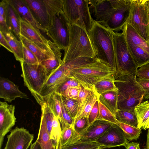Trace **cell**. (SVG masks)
<instances>
[{
    "label": "cell",
    "instance_id": "6da1fadb",
    "mask_svg": "<svg viewBox=\"0 0 149 149\" xmlns=\"http://www.w3.org/2000/svg\"><path fill=\"white\" fill-rule=\"evenodd\" d=\"M61 63L69 78L74 79L84 88L94 93H96L94 86L97 82L114 77L116 72L111 65L97 58L80 57Z\"/></svg>",
    "mask_w": 149,
    "mask_h": 149
},
{
    "label": "cell",
    "instance_id": "7a4b0ae2",
    "mask_svg": "<svg viewBox=\"0 0 149 149\" xmlns=\"http://www.w3.org/2000/svg\"><path fill=\"white\" fill-rule=\"evenodd\" d=\"M131 0H89L95 20L116 32L121 30L129 17Z\"/></svg>",
    "mask_w": 149,
    "mask_h": 149
},
{
    "label": "cell",
    "instance_id": "3957f363",
    "mask_svg": "<svg viewBox=\"0 0 149 149\" xmlns=\"http://www.w3.org/2000/svg\"><path fill=\"white\" fill-rule=\"evenodd\" d=\"M136 76L126 74L115 79L118 89V109L134 112L135 107L143 99L145 92L137 81Z\"/></svg>",
    "mask_w": 149,
    "mask_h": 149
},
{
    "label": "cell",
    "instance_id": "277c9868",
    "mask_svg": "<svg viewBox=\"0 0 149 149\" xmlns=\"http://www.w3.org/2000/svg\"><path fill=\"white\" fill-rule=\"evenodd\" d=\"M113 32L94 19L91 29L87 33L96 57L116 70Z\"/></svg>",
    "mask_w": 149,
    "mask_h": 149
},
{
    "label": "cell",
    "instance_id": "5b68a950",
    "mask_svg": "<svg viewBox=\"0 0 149 149\" xmlns=\"http://www.w3.org/2000/svg\"><path fill=\"white\" fill-rule=\"evenodd\" d=\"M80 57L96 58L87 32L71 24L68 46L65 51L62 63Z\"/></svg>",
    "mask_w": 149,
    "mask_h": 149
},
{
    "label": "cell",
    "instance_id": "8992f818",
    "mask_svg": "<svg viewBox=\"0 0 149 149\" xmlns=\"http://www.w3.org/2000/svg\"><path fill=\"white\" fill-rule=\"evenodd\" d=\"M20 63L22 70L21 76L23 79L24 85L41 106L44 101L40 92L49 74L40 64H29L23 61Z\"/></svg>",
    "mask_w": 149,
    "mask_h": 149
},
{
    "label": "cell",
    "instance_id": "52a82bcc",
    "mask_svg": "<svg viewBox=\"0 0 149 149\" xmlns=\"http://www.w3.org/2000/svg\"><path fill=\"white\" fill-rule=\"evenodd\" d=\"M113 39L116 70L114 79L126 74L136 76L138 68L129 51L124 33L113 31Z\"/></svg>",
    "mask_w": 149,
    "mask_h": 149
},
{
    "label": "cell",
    "instance_id": "ba28073f",
    "mask_svg": "<svg viewBox=\"0 0 149 149\" xmlns=\"http://www.w3.org/2000/svg\"><path fill=\"white\" fill-rule=\"evenodd\" d=\"M63 10L72 24L87 33L91 29L94 19L92 17L88 0H63Z\"/></svg>",
    "mask_w": 149,
    "mask_h": 149
},
{
    "label": "cell",
    "instance_id": "9c48e42d",
    "mask_svg": "<svg viewBox=\"0 0 149 149\" xmlns=\"http://www.w3.org/2000/svg\"><path fill=\"white\" fill-rule=\"evenodd\" d=\"M35 19L47 31L56 14L63 12V0H24Z\"/></svg>",
    "mask_w": 149,
    "mask_h": 149
},
{
    "label": "cell",
    "instance_id": "30bf717a",
    "mask_svg": "<svg viewBox=\"0 0 149 149\" xmlns=\"http://www.w3.org/2000/svg\"><path fill=\"white\" fill-rule=\"evenodd\" d=\"M126 23L131 25L142 38L149 42L148 0H131L130 11Z\"/></svg>",
    "mask_w": 149,
    "mask_h": 149
},
{
    "label": "cell",
    "instance_id": "8fae6325",
    "mask_svg": "<svg viewBox=\"0 0 149 149\" xmlns=\"http://www.w3.org/2000/svg\"><path fill=\"white\" fill-rule=\"evenodd\" d=\"M71 24L63 12L54 16L47 29V35L61 50L65 51L68 48Z\"/></svg>",
    "mask_w": 149,
    "mask_h": 149
},
{
    "label": "cell",
    "instance_id": "7c38bea8",
    "mask_svg": "<svg viewBox=\"0 0 149 149\" xmlns=\"http://www.w3.org/2000/svg\"><path fill=\"white\" fill-rule=\"evenodd\" d=\"M34 135L23 127H16L7 136L3 149H28L32 144Z\"/></svg>",
    "mask_w": 149,
    "mask_h": 149
},
{
    "label": "cell",
    "instance_id": "4fadbf2b",
    "mask_svg": "<svg viewBox=\"0 0 149 149\" xmlns=\"http://www.w3.org/2000/svg\"><path fill=\"white\" fill-rule=\"evenodd\" d=\"M95 141L106 148L124 146L129 142L122 129L115 123Z\"/></svg>",
    "mask_w": 149,
    "mask_h": 149
},
{
    "label": "cell",
    "instance_id": "5bb4252c",
    "mask_svg": "<svg viewBox=\"0 0 149 149\" xmlns=\"http://www.w3.org/2000/svg\"><path fill=\"white\" fill-rule=\"evenodd\" d=\"M15 107L6 102H0V149H1L4 137L15 125L16 118Z\"/></svg>",
    "mask_w": 149,
    "mask_h": 149
},
{
    "label": "cell",
    "instance_id": "9a60e30c",
    "mask_svg": "<svg viewBox=\"0 0 149 149\" xmlns=\"http://www.w3.org/2000/svg\"><path fill=\"white\" fill-rule=\"evenodd\" d=\"M20 34L42 49L53 53L47 40L39 31L20 19Z\"/></svg>",
    "mask_w": 149,
    "mask_h": 149
},
{
    "label": "cell",
    "instance_id": "2e32d148",
    "mask_svg": "<svg viewBox=\"0 0 149 149\" xmlns=\"http://www.w3.org/2000/svg\"><path fill=\"white\" fill-rule=\"evenodd\" d=\"M69 79L61 67H59L51 73L40 92V95L44 100L45 98L54 92L61 84Z\"/></svg>",
    "mask_w": 149,
    "mask_h": 149
},
{
    "label": "cell",
    "instance_id": "e0dca14e",
    "mask_svg": "<svg viewBox=\"0 0 149 149\" xmlns=\"http://www.w3.org/2000/svg\"><path fill=\"white\" fill-rule=\"evenodd\" d=\"M114 123L98 118L89 125L86 131L80 136L79 141H94L104 134Z\"/></svg>",
    "mask_w": 149,
    "mask_h": 149
},
{
    "label": "cell",
    "instance_id": "ac0fdd59",
    "mask_svg": "<svg viewBox=\"0 0 149 149\" xmlns=\"http://www.w3.org/2000/svg\"><path fill=\"white\" fill-rule=\"evenodd\" d=\"M0 97L11 102L17 98L29 99L27 95L21 91L18 86L8 79L0 77Z\"/></svg>",
    "mask_w": 149,
    "mask_h": 149
},
{
    "label": "cell",
    "instance_id": "d6986e66",
    "mask_svg": "<svg viewBox=\"0 0 149 149\" xmlns=\"http://www.w3.org/2000/svg\"><path fill=\"white\" fill-rule=\"evenodd\" d=\"M20 19L29 23L37 30L46 32L33 17L28 4L24 0H8Z\"/></svg>",
    "mask_w": 149,
    "mask_h": 149
},
{
    "label": "cell",
    "instance_id": "ffe728a7",
    "mask_svg": "<svg viewBox=\"0 0 149 149\" xmlns=\"http://www.w3.org/2000/svg\"><path fill=\"white\" fill-rule=\"evenodd\" d=\"M121 30L127 43L140 47L149 54V43L142 38L131 25L126 23Z\"/></svg>",
    "mask_w": 149,
    "mask_h": 149
},
{
    "label": "cell",
    "instance_id": "44dd1931",
    "mask_svg": "<svg viewBox=\"0 0 149 149\" xmlns=\"http://www.w3.org/2000/svg\"><path fill=\"white\" fill-rule=\"evenodd\" d=\"M44 102L47 105L54 115L59 119L62 129L65 127L70 126L64 120L63 116L61 102V95L54 92L44 99Z\"/></svg>",
    "mask_w": 149,
    "mask_h": 149
},
{
    "label": "cell",
    "instance_id": "7402d4cb",
    "mask_svg": "<svg viewBox=\"0 0 149 149\" xmlns=\"http://www.w3.org/2000/svg\"><path fill=\"white\" fill-rule=\"evenodd\" d=\"M49 43L54 56L51 58L42 62L40 64L45 67L50 74L61 65L62 60L61 58V50L50 40H49Z\"/></svg>",
    "mask_w": 149,
    "mask_h": 149
},
{
    "label": "cell",
    "instance_id": "603a6c76",
    "mask_svg": "<svg viewBox=\"0 0 149 149\" xmlns=\"http://www.w3.org/2000/svg\"><path fill=\"white\" fill-rule=\"evenodd\" d=\"M138 122V128L146 130L149 127V101L141 103L134 109Z\"/></svg>",
    "mask_w": 149,
    "mask_h": 149
},
{
    "label": "cell",
    "instance_id": "cb8c5ba5",
    "mask_svg": "<svg viewBox=\"0 0 149 149\" xmlns=\"http://www.w3.org/2000/svg\"><path fill=\"white\" fill-rule=\"evenodd\" d=\"M19 39L22 43L36 55L40 64L42 62L54 57L53 53L42 49L20 34Z\"/></svg>",
    "mask_w": 149,
    "mask_h": 149
},
{
    "label": "cell",
    "instance_id": "d4e9b609",
    "mask_svg": "<svg viewBox=\"0 0 149 149\" xmlns=\"http://www.w3.org/2000/svg\"><path fill=\"white\" fill-rule=\"evenodd\" d=\"M40 144L42 149H56L48 131L45 118L41 114L40 125L36 140Z\"/></svg>",
    "mask_w": 149,
    "mask_h": 149
},
{
    "label": "cell",
    "instance_id": "484cf974",
    "mask_svg": "<svg viewBox=\"0 0 149 149\" xmlns=\"http://www.w3.org/2000/svg\"><path fill=\"white\" fill-rule=\"evenodd\" d=\"M118 93L117 91H110L101 94L98 97L99 101L109 110L114 116L118 109Z\"/></svg>",
    "mask_w": 149,
    "mask_h": 149
},
{
    "label": "cell",
    "instance_id": "4316f807",
    "mask_svg": "<svg viewBox=\"0 0 149 149\" xmlns=\"http://www.w3.org/2000/svg\"><path fill=\"white\" fill-rule=\"evenodd\" d=\"M127 44L130 53L138 68L149 63L148 53L140 47Z\"/></svg>",
    "mask_w": 149,
    "mask_h": 149
},
{
    "label": "cell",
    "instance_id": "83f0119b",
    "mask_svg": "<svg viewBox=\"0 0 149 149\" xmlns=\"http://www.w3.org/2000/svg\"><path fill=\"white\" fill-rule=\"evenodd\" d=\"M8 3L7 18V26L9 30L19 38L20 34V18L13 7L8 2Z\"/></svg>",
    "mask_w": 149,
    "mask_h": 149
},
{
    "label": "cell",
    "instance_id": "f1b7e54d",
    "mask_svg": "<svg viewBox=\"0 0 149 149\" xmlns=\"http://www.w3.org/2000/svg\"><path fill=\"white\" fill-rule=\"evenodd\" d=\"M2 33L12 49L16 60L20 62L23 61V46L21 41L20 40H18L10 31Z\"/></svg>",
    "mask_w": 149,
    "mask_h": 149
},
{
    "label": "cell",
    "instance_id": "f546056e",
    "mask_svg": "<svg viewBox=\"0 0 149 149\" xmlns=\"http://www.w3.org/2000/svg\"><path fill=\"white\" fill-rule=\"evenodd\" d=\"M115 116L118 122L138 128V120L135 112L118 109Z\"/></svg>",
    "mask_w": 149,
    "mask_h": 149
},
{
    "label": "cell",
    "instance_id": "4dcf8cb0",
    "mask_svg": "<svg viewBox=\"0 0 149 149\" xmlns=\"http://www.w3.org/2000/svg\"><path fill=\"white\" fill-rule=\"evenodd\" d=\"M79 135L74 130L73 126L65 127L62 129L61 138V146L74 143L80 140Z\"/></svg>",
    "mask_w": 149,
    "mask_h": 149
},
{
    "label": "cell",
    "instance_id": "1f68e13d",
    "mask_svg": "<svg viewBox=\"0 0 149 149\" xmlns=\"http://www.w3.org/2000/svg\"><path fill=\"white\" fill-rule=\"evenodd\" d=\"M114 77L103 79L97 82L95 85V92L99 96L107 92L117 91L118 88L115 84Z\"/></svg>",
    "mask_w": 149,
    "mask_h": 149
},
{
    "label": "cell",
    "instance_id": "d6a6232c",
    "mask_svg": "<svg viewBox=\"0 0 149 149\" xmlns=\"http://www.w3.org/2000/svg\"><path fill=\"white\" fill-rule=\"evenodd\" d=\"M94 93H95L84 88L81 85L80 92L77 99V113L74 120L81 114L88 101Z\"/></svg>",
    "mask_w": 149,
    "mask_h": 149
},
{
    "label": "cell",
    "instance_id": "836d02e7",
    "mask_svg": "<svg viewBox=\"0 0 149 149\" xmlns=\"http://www.w3.org/2000/svg\"><path fill=\"white\" fill-rule=\"evenodd\" d=\"M123 131L128 140H136L139 139L142 133L141 129L119 122L117 124Z\"/></svg>",
    "mask_w": 149,
    "mask_h": 149
},
{
    "label": "cell",
    "instance_id": "e575fe53",
    "mask_svg": "<svg viewBox=\"0 0 149 149\" xmlns=\"http://www.w3.org/2000/svg\"><path fill=\"white\" fill-rule=\"evenodd\" d=\"M8 0H1L0 2V31L5 33L10 31L7 24Z\"/></svg>",
    "mask_w": 149,
    "mask_h": 149
},
{
    "label": "cell",
    "instance_id": "d590c367",
    "mask_svg": "<svg viewBox=\"0 0 149 149\" xmlns=\"http://www.w3.org/2000/svg\"><path fill=\"white\" fill-rule=\"evenodd\" d=\"M61 125L58 118L54 115L50 136L56 146L60 140L62 134V129Z\"/></svg>",
    "mask_w": 149,
    "mask_h": 149
},
{
    "label": "cell",
    "instance_id": "8d00e7d4",
    "mask_svg": "<svg viewBox=\"0 0 149 149\" xmlns=\"http://www.w3.org/2000/svg\"><path fill=\"white\" fill-rule=\"evenodd\" d=\"M61 95V99L66 110L69 115L74 119L77 113V100L69 98Z\"/></svg>",
    "mask_w": 149,
    "mask_h": 149
},
{
    "label": "cell",
    "instance_id": "74e56055",
    "mask_svg": "<svg viewBox=\"0 0 149 149\" xmlns=\"http://www.w3.org/2000/svg\"><path fill=\"white\" fill-rule=\"evenodd\" d=\"M100 146L101 145L95 141L84 142L79 141L72 144L61 146V149H88Z\"/></svg>",
    "mask_w": 149,
    "mask_h": 149
},
{
    "label": "cell",
    "instance_id": "f35d334b",
    "mask_svg": "<svg viewBox=\"0 0 149 149\" xmlns=\"http://www.w3.org/2000/svg\"><path fill=\"white\" fill-rule=\"evenodd\" d=\"M99 116L98 118L117 124L118 122L112 113L99 101Z\"/></svg>",
    "mask_w": 149,
    "mask_h": 149
},
{
    "label": "cell",
    "instance_id": "ab89813d",
    "mask_svg": "<svg viewBox=\"0 0 149 149\" xmlns=\"http://www.w3.org/2000/svg\"><path fill=\"white\" fill-rule=\"evenodd\" d=\"M99 96L96 93L93 94L86 105L81 114L79 117L74 120V122L82 117L88 118L90 112L95 103L98 100Z\"/></svg>",
    "mask_w": 149,
    "mask_h": 149
},
{
    "label": "cell",
    "instance_id": "60d3db41",
    "mask_svg": "<svg viewBox=\"0 0 149 149\" xmlns=\"http://www.w3.org/2000/svg\"><path fill=\"white\" fill-rule=\"evenodd\" d=\"M89 126L88 118L82 117L74 122L73 127L75 131L80 135L86 131Z\"/></svg>",
    "mask_w": 149,
    "mask_h": 149
},
{
    "label": "cell",
    "instance_id": "b9f144b4",
    "mask_svg": "<svg viewBox=\"0 0 149 149\" xmlns=\"http://www.w3.org/2000/svg\"><path fill=\"white\" fill-rule=\"evenodd\" d=\"M23 61L29 64H40L37 57L33 52L23 44Z\"/></svg>",
    "mask_w": 149,
    "mask_h": 149
},
{
    "label": "cell",
    "instance_id": "7bdbcfd3",
    "mask_svg": "<svg viewBox=\"0 0 149 149\" xmlns=\"http://www.w3.org/2000/svg\"><path fill=\"white\" fill-rule=\"evenodd\" d=\"M75 86L80 87L81 86V85L74 79L70 78L61 84L57 88L55 92L60 94L68 88L72 87Z\"/></svg>",
    "mask_w": 149,
    "mask_h": 149
},
{
    "label": "cell",
    "instance_id": "ee69618b",
    "mask_svg": "<svg viewBox=\"0 0 149 149\" xmlns=\"http://www.w3.org/2000/svg\"><path fill=\"white\" fill-rule=\"evenodd\" d=\"M80 87L75 86L69 88L60 94L69 98L77 100L80 92Z\"/></svg>",
    "mask_w": 149,
    "mask_h": 149
},
{
    "label": "cell",
    "instance_id": "f6af8a7d",
    "mask_svg": "<svg viewBox=\"0 0 149 149\" xmlns=\"http://www.w3.org/2000/svg\"><path fill=\"white\" fill-rule=\"evenodd\" d=\"M99 116V102L98 100L95 103L88 117L89 125H90L97 119Z\"/></svg>",
    "mask_w": 149,
    "mask_h": 149
},
{
    "label": "cell",
    "instance_id": "bcb514c9",
    "mask_svg": "<svg viewBox=\"0 0 149 149\" xmlns=\"http://www.w3.org/2000/svg\"><path fill=\"white\" fill-rule=\"evenodd\" d=\"M136 80L144 90L145 93L143 99H149V79L145 78H137Z\"/></svg>",
    "mask_w": 149,
    "mask_h": 149
},
{
    "label": "cell",
    "instance_id": "7dc6e473",
    "mask_svg": "<svg viewBox=\"0 0 149 149\" xmlns=\"http://www.w3.org/2000/svg\"><path fill=\"white\" fill-rule=\"evenodd\" d=\"M136 76L138 78L149 79V63L142 66L138 69Z\"/></svg>",
    "mask_w": 149,
    "mask_h": 149
},
{
    "label": "cell",
    "instance_id": "c3c4849f",
    "mask_svg": "<svg viewBox=\"0 0 149 149\" xmlns=\"http://www.w3.org/2000/svg\"><path fill=\"white\" fill-rule=\"evenodd\" d=\"M61 102L63 116L64 120L68 125L73 127L74 119L69 115L66 110L61 99Z\"/></svg>",
    "mask_w": 149,
    "mask_h": 149
},
{
    "label": "cell",
    "instance_id": "681fc988",
    "mask_svg": "<svg viewBox=\"0 0 149 149\" xmlns=\"http://www.w3.org/2000/svg\"><path fill=\"white\" fill-rule=\"evenodd\" d=\"M0 44L9 51L13 53V51L9 43L2 32L0 31Z\"/></svg>",
    "mask_w": 149,
    "mask_h": 149
},
{
    "label": "cell",
    "instance_id": "f907efd6",
    "mask_svg": "<svg viewBox=\"0 0 149 149\" xmlns=\"http://www.w3.org/2000/svg\"><path fill=\"white\" fill-rule=\"evenodd\" d=\"M125 149H141L139 143L135 142H128L124 146Z\"/></svg>",
    "mask_w": 149,
    "mask_h": 149
},
{
    "label": "cell",
    "instance_id": "816d5d0a",
    "mask_svg": "<svg viewBox=\"0 0 149 149\" xmlns=\"http://www.w3.org/2000/svg\"><path fill=\"white\" fill-rule=\"evenodd\" d=\"M30 149H42L41 146L39 143L36 141L30 146Z\"/></svg>",
    "mask_w": 149,
    "mask_h": 149
},
{
    "label": "cell",
    "instance_id": "f5cc1de1",
    "mask_svg": "<svg viewBox=\"0 0 149 149\" xmlns=\"http://www.w3.org/2000/svg\"><path fill=\"white\" fill-rule=\"evenodd\" d=\"M145 149H149V127L147 134V140L145 146Z\"/></svg>",
    "mask_w": 149,
    "mask_h": 149
},
{
    "label": "cell",
    "instance_id": "db71d44e",
    "mask_svg": "<svg viewBox=\"0 0 149 149\" xmlns=\"http://www.w3.org/2000/svg\"><path fill=\"white\" fill-rule=\"evenodd\" d=\"M106 148L104 146H100L88 149H104Z\"/></svg>",
    "mask_w": 149,
    "mask_h": 149
},
{
    "label": "cell",
    "instance_id": "11a10c76",
    "mask_svg": "<svg viewBox=\"0 0 149 149\" xmlns=\"http://www.w3.org/2000/svg\"><path fill=\"white\" fill-rule=\"evenodd\" d=\"M56 149H61V139L57 143L56 146Z\"/></svg>",
    "mask_w": 149,
    "mask_h": 149
},
{
    "label": "cell",
    "instance_id": "9f6ffc18",
    "mask_svg": "<svg viewBox=\"0 0 149 149\" xmlns=\"http://www.w3.org/2000/svg\"><path fill=\"white\" fill-rule=\"evenodd\" d=\"M148 9L149 19V0H148Z\"/></svg>",
    "mask_w": 149,
    "mask_h": 149
},
{
    "label": "cell",
    "instance_id": "6f0895ef",
    "mask_svg": "<svg viewBox=\"0 0 149 149\" xmlns=\"http://www.w3.org/2000/svg\"></svg>",
    "mask_w": 149,
    "mask_h": 149
}]
</instances>
